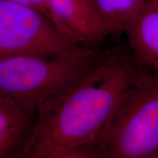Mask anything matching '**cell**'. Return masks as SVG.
<instances>
[{
  "instance_id": "6da1fadb",
  "label": "cell",
  "mask_w": 158,
  "mask_h": 158,
  "mask_svg": "<svg viewBox=\"0 0 158 158\" xmlns=\"http://www.w3.org/2000/svg\"><path fill=\"white\" fill-rule=\"evenodd\" d=\"M142 71L129 50H106L93 67L39 106L18 157L97 158L94 145Z\"/></svg>"
},
{
  "instance_id": "7a4b0ae2",
  "label": "cell",
  "mask_w": 158,
  "mask_h": 158,
  "mask_svg": "<svg viewBox=\"0 0 158 158\" xmlns=\"http://www.w3.org/2000/svg\"><path fill=\"white\" fill-rule=\"evenodd\" d=\"M93 148L98 158H158V75L143 70Z\"/></svg>"
},
{
  "instance_id": "3957f363",
  "label": "cell",
  "mask_w": 158,
  "mask_h": 158,
  "mask_svg": "<svg viewBox=\"0 0 158 158\" xmlns=\"http://www.w3.org/2000/svg\"><path fill=\"white\" fill-rule=\"evenodd\" d=\"M106 51L84 48L66 56L13 55L0 58V92L30 117L53 94L89 70Z\"/></svg>"
},
{
  "instance_id": "277c9868",
  "label": "cell",
  "mask_w": 158,
  "mask_h": 158,
  "mask_svg": "<svg viewBox=\"0 0 158 158\" xmlns=\"http://www.w3.org/2000/svg\"><path fill=\"white\" fill-rule=\"evenodd\" d=\"M83 48L62 36L40 12L0 0V58L19 54L66 56Z\"/></svg>"
},
{
  "instance_id": "5b68a950",
  "label": "cell",
  "mask_w": 158,
  "mask_h": 158,
  "mask_svg": "<svg viewBox=\"0 0 158 158\" xmlns=\"http://www.w3.org/2000/svg\"><path fill=\"white\" fill-rule=\"evenodd\" d=\"M51 22L75 45L97 48L110 36L93 0H48Z\"/></svg>"
},
{
  "instance_id": "8992f818",
  "label": "cell",
  "mask_w": 158,
  "mask_h": 158,
  "mask_svg": "<svg viewBox=\"0 0 158 158\" xmlns=\"http://www.w3.org/2000/svg\"><path fill=\"white\" fill-rule=\"evenodd\" d=\"M124 34L130 53L138 66L158 75V4L147 0Z\"/></svg>"
},
{
  "instance_id": "52a82bcc",
  "label": "cell",
  "mask_w": 158,
  "mask_h": 158,
  "mask_svg": "<svg viewBox=\"0 0 158 158\" xmlns=\"http://www.w3.org/2000/svg\"><path fill=\"white\" fill-rule=\"evenodd\" d=\"M32 119L0 92V158L18 157L32 129Z\"/></svg>"
},
{
  "instance_id": "ba28073f",
  "label": "cell",
  "mask_w": 158,
  "mask_h": 158,
  "mask_svg": "<svg viewBox=\"0 0 158 158\" xmlns=\"http://www.w3.org/2000/svg\"><path fill=\"white\" fill-rule=\"evenodd\" d=\"M110 36L124 33L147 0H93Z\"/></svg>"
},
{
  "instance_id": "9c48e42d",
  "label": "cell",
  "mask_w": 158,
  "mask_h": 158,
  "mask_svg": "<svg viewBox=\"0 0 158 158\" xmlns=\"http://www.w3.org/2000/svg\"><path fill=\"white\" fill-rule=\"evenodd\" d=\"M8 1L31 7V8L40 12L41 14L44 15L51 21L48 0H8Z\"/></svg>"
},
{
  "instance_id": "30bf717a",
  "label": "cell",
  "mask_w": 158,
  "mask_h": 158,
  "mask_svg": "<svg viewBox=\"0 0 158 158\" xmlns=\"http://www.w3.org/2000/svg\"><path fill=\"white\" fill-rule=\"evenodd\" d=\"M152 1H154L155 2H156L157 4H158V0H152Z\"/></svg>"
}]
</instances>
